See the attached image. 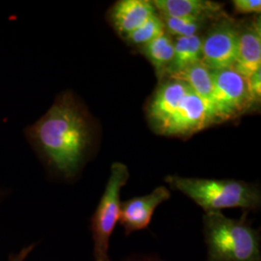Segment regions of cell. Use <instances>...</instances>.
I'll return each mask as SVG.
<instances>
[{"instance_id": "cell-2", "label": "cell", "mask_w": 261, "mask_h": 261, "mask_svg": "<svg viewBox=\"0 0 261 261\" xmlns=\"http://www.w3.org/2000/svg\"><path fill=\"white\" fill-rule=\"evenodd\" d=\"M147 120L158 135L188 138L213 125L202 100L185 83L160 81L146 109Z\"/></svg>"}, {"instance_id": "cell-18", "label": "cell", "mask_w": 261, "mask_h": 261, "mask_svg": "<svg viewBox=\"0 0 261 261\" xmlns=\"http://www.w3.org/2000/svg\"><path fill=\"white\" fill-rule=\"evenodd\" d=\"M232 4L234 11L237 14L260 15V0H234Z\"/></svg>"}, {"instance_id": "cell-11", "label": "cell", "mask_w": 261, "mask_h": 261, "mask_svg": "<svg viewBox=\"0 0 261 261\" xmlns=\"http://www.w3.org/2000/svg\"><path fill=\"white\" fill-rule=\"evenodd\" d=\"M156 12L149 0H119L114 3L109 14L113 28L125 38Z\"/></svg>"}, {"instance_id": "cell-12", "label": "cell", "mask_w": 261, "mask_h": 261, "mask_svg": "<svg viewBox=\"0 0 261 261\" xmlns=\"http://www.w3.org/2000/svg\"><path fill=\"white\" fill-rule=\"evenodd\" d=\"M167 79H174L181 81L195 92L202 100L209 112L213 121L212 113V96H213V72L210 71L202 62H197L190 66L181 72L170 75Z\"/></svg>"}, {"instance_id": "cell-5", "label": "cell", "mask_w": 261, "mask_h": 261, "mask_svg": "<svg viewBox=\"0 0 261 261\" xmlns=\"http://www.w3.org/2000/svg\"><path fill=\"white\" fill-rule=\"evenodd\" d=\"M130 176L128 167L113 163L103 196L91 219L95 261H111L109 255L110 239L120 216V193Z\"/></svg>"}, {"instance_id": "cell-8", "label": "cell", "mask_w": 261, "mask_h": 261, "mask_svg": "<svg viewBox=\"0 0 261 261\" xmlns=\"http://www.w3.org/2000/svg\"><path fill=\"white\" fill-rule=\"evenodd\" d=\"M168 188L160 186L146 196H137L121 202L119 221L126 235L149 226L156 208L170 198Z\"/></svg>"}, {"instance_id": "cell-4", "label": "cell", "mask_w": 261, "mask_h": 261, "mask_svg": "<svg viewBox=\"0 0 261 261\" xmlns=\"http://www.w3.org/2000/svg\"><path fill=\"white\" fill-rule=\"evenodd\" d=\"M171 189L181 192L206 212L227 208L257 210L261 204L257 185L233 179H206L168 175L165 178Z\"/></svg>"}, {"instance_id": "cell-3", "label": "cell", "mask_w": 261, "mask_h": 261, "mask_svg": "<svg viewBox=\"0 0 261 261\" xmlns=\"http://www.w3.org/2000/svg\"><path fill=\"white\" fill-rule=\"evenodd\" d=\"M207 261H261L260 231L246 220L230 219L221 211L202 218Z\"/></svg>"}, {"instance_id": "cell-20", "label": "cell", "mask_w": 261, "mask_h": 261, "mask_svg": "<svg viewBox=\"0 0 261 261\" xmlns=\"http://www.w3.org/2000/svg\"><path fill=\"white\" fill-rule=\"evenodd\" d=\"M124 261H165L159 258L156 255H146V254H135L127 257Z\"/></svg>"}, {"instance_id": "cell-13", "label": "cell", "mask_w": 261, "mask_h": 261, "mask_svg": "<svg viewBox=\"0 0 261 261\" xmlns=\"http://www.w3.org/2000/svg\"><path fill=\"white\" fill-rule=\"evenodd\" d=\"M201 47L202 36H200V34L190 37L175 38L173 58L166 71L164 79L169 77L170 75L181 72L190 66L200 62Z\"/></svg>"}, {"instance_id": "cell-1", "label": "cell", "mask_w": 261, "mask_h": 261, "mask_svg": "<svg viewBox=\"0 0 261 261\" xmlns=\"http://www.w3.org/2000/svg\"><path fill=\"white\" fill-rule=\"evenodd\" d=\"M30 135L49 165L64 177L72 178L83 166L93 130L84 108L73 94L66 92L31 127Z\"/></svg>"}, {"instance_id": "cell-19", "label": "cell", "mask_w": 261, "mask_h": 261, "mask_svg": "<svg viewBox=\"0 0 261 261\" xmlns=\"http://www.w3.org/2000/svg\"><path fill=\"white\" fill-rule=\"evenodd\" d=\"M34 247H35L34 244H31L29 246L24 247L19 252L10 255L9 260L8 261H25V259L28 258V255L30 254V252L33 251Z\"/></svg>"}, {"instance_id": "cell-10", "label": "cell", "mask_w": 261, "mask_h": 261, "mask_svg": "<svg viewBox=\"0 0 261 261\" xmlns=\"http://www.w3.org/2000/svg\"><path fill=\"white\" fill-rule=\"evenodd\" d=\"M152 4L159 15L213 22L226 12L224 4L210 0H153Z\"/></svg>"}, {"instance_id": "cell-16", "label": "cell", "mask_w": 261, "mask_h": 261, "mask_svg": "<svg viewBox=\"0 0 261 261\" xmlns=\"http://www.w3.org/2000/svg\"><path fill=\"white\" fill-rule=\"evenodd\" d=\"M161 16V15H160ZM164 21L166 32L171 37H190L199 34L200 30L206 25V22L194 19H183L161 16Z\"/></svg>"}, {"instance_id": "cell-9", "label": "cell", "mask_w": 261, "mask_h": 261, "mask_svg": "<svg viewBox=\"0 0 261 261\" xmlns=\"http://www.w3.org/2000/svg\"><path fill=\"white\" fill-rule=\"evenodd\" d=\"M232 69L246 79L261 69V19L259 15L239 20L237 59Z\"/></svg>"}, {"instance_id": "cell-6", "label": "cell", "mask_w": 261, "mask_h": 261, "mask_svg": "<svg viewBox=\"0 0 261 261\" xmlns=\"http://www.w3.org/2000/svg\"><path fill=\"white\" fill-rule=\"evenodd\" d=\"M254 111L247 79L233 69L213 72L212 113L214 124L232 120Z\"/></svg>"}, {"instance_id": "cell-7", "label": "cell", "mask_w": 261, "mask_h": 261, "mask_svg": "<svg viewBox=\"0 0 261 261\" xmlns=\"http://www.w3.org/2000/svg\"><path fill=\"white\" fill-rule=\"evenodd\" d=\"M239 20L227 13L211 22L202 36L201 62L212 72L232 69L237 59Z\"/></svg>"}, {"instance_id": "cell-14", "label": "cell", "mask_w": 261, "mask_h": 261, "mask_svg": "<svg viewBox=\"0 0 261 261\" xmlns=\"http://www.w3.org/2000/svg\"><path fill=\"white\" fill-rule=\"evenodd\" d=\"M140 50L154 67L159 81L163 80L173 58L174 41L172 37L165 32L160 37L140 47Z\"/></svg>"}, {"instance_id": "cell-17", "label": "cell", "mask_w": 261, "mask_h": 261, "mask_svg": "<svg viewBox=\"0 0 261 261\" xmlns=\"http://www.w3.org/2000/svg\"><path fill=\"white\" fill-rule=\"evenodd\" d=\"M247 83L253 110L256 111L257 107L260 106L261 101V69L255 71L249 77H247Z\"/></svg>"}, {"instance_id": "cell-15", "label": "cell", "mask_w": 261, "mask_h": 261, "mask_svg": "<svg viewBox=\"0 0 261 261\" xmlns=\"http://www.w3.org/2000/svg\"><path fill=\"white\" fill-rule=\"evenodd\" d=\"M166 32L164 21L161 16L156 12L151 16L140 28L134 30L129 35L124 38V40L132 46L140 48L147 45L153 40L160 37Z\"/></svg>"}]
</instances>
